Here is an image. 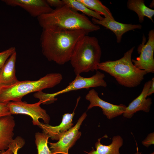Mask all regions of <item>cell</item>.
Wrapping results in <instances>:
<instances>
[{
    "label": "cell",
    "instance_id": "cell-1",
    "mask_svg": "<svg viewBox=\"0 0 154 154\" xmlns=\"http://www.w3.org/2000/svg\"><path fill=\"white\" fill-rule=\"evenodd\" d=\"M86 35L84 31L80 30H43L40 38L42 54L49 61L64 64L70 61L77 42Z\"/></svg>",
    "mask_w": 154,
    "mask_h": 154
},
{
    "label": "cell",
    "instance_id": "cell-2",
    "mask_svg": "<svg viewBox=\"0 0 154 154\" xmlns=\"http://www.w3.org/2000/svg\"><path fill=\"white\" fill-rule=\"evenodd\" d=\"M37 19L43 30L54 31L80 30L88 35L100 29L99 25L93 23L85 15L66 5Z\"/></svg>",
    "mask_w": 154,
    "mask_h": 154
},
{
    "label": "cell",
    "instance_id": "cell-3",
    "mask_svg": "<svg viewBox=\"0 0 154 154\" xmlns=\"http://www.w3.org/2000/svg\"><path fill=\"white\" fill-rule=\"evenodd\" d=\"M135 48L132 47L119 59L100 62L98 70L108 73L122 86L128 88L137 86L147 73L145 70L136 67L132 61L131 55Z\"/></svg>",
    "mask_w": 154,
    "mask_h": 154
},
{
    "label": "cell",
    "instance_id": "cell-4",
    "mask_svg": "<svg viewBox=\"0 0 154 154\" xmlns=\"http://www.w3.org/2000/svg\"><path fill=\"white\" fill-rule=\"evenodd\" d=\"M102 51L97 38L86 35L77 42L70 61L76 76L97 71Z\"/></svg>",
    "mask_w": 154,
    "mask_h": 154
},
{
    "label": "cell",
    "instance_id": "cell-5",
    "mask_svg": "<svg viewBox=\"0 0 154 154\" xmlns=\"http://www.w3.org/2000/svg\"><path fill=\"white\" fill-rule=\"evenodd\" d=\"M62 79L60 73H51L38 80L19 81L13 85L0 86V102L21 101L23 97L28 94L53 88Z\"/></svg>",
    "mask_w": 154,
    "mask_h": 154
},
{
    "label": "cell",
    "instance_id": "cell-6",
    "mask_svg": "<svg viewBox=\"0 0 154 154\" xmlns=\"http://www.w3.org/2000/svg\"><path fill=\"white\" fill-rule=\"evenodd\" d=\"M76 76L74 79L69 83V85L64 89L54 93H47L49 99L54 102L57 100L55 97L62 94L82 89L100 86L106 87L107 86V83L104 79L105 77L104 74L98 71L90 77H83L80 75Z\"/></svg>",
    "mask_w": 154,
    "mask_h": 154
},
{
    "label": "cell",
    "instance_id": "cell-7",
    "mask_svg": "<svg viewBox=\"0 0 154 154\" xmlns=\"http://www.w3.org/2000/svg\"><path fill=\"white\" fill-rule=\"evenodd\" d=\"M141 44L138 46L137 51L139 56L136 59H132L134 65L137 68L145 70L148 73L154 72V30H150L148 40L146 44L145 37L143 36Z\"/></svg>",
    "mask_w": 154,
    "mask_h": 154
},
{
    "label": "cell",
    "instance_id": "cell-8",
    "mask_svg": "<svg viewBox=\"0 0 154 154\" xmlns=\"http://www.w3.org/2000/svg\"><path fill=\"white\" fill-rule=\"evenodd\" d=\"M42 104L40 101L37 103L29 104L21 101H10L8 103V106L11 114H23L30 116L34 125H38L40 122L39 119L43 120L45 124L49 122L50 117L46 110L41 108Z\"/></svg>",
    "mask_w": 154,
    "mask_h": 154
},
{
    "label": "cell",
    "instance_id": "cell-9",
    "mask_svg": "<svg viewBox=\"0 0 154 154\" xmlns=\"http://www.w3.org/2000/svg\"><path fill=\"white\" fill-rule=\"evenodd\" d=\"M84 112L79 118L76 124L63 133L56 143H49L52 154H69L68 150L75 144L81 135L79 131L80 126L87 116Z\"/></svg>",
    "mask_w": 154,
    "mask_h": 154
},
{
    "label": "cell",
    "instance_id": "cell-10",
    "mask_svg": "<svg viewBox=\"0 0 154 154\" xmlns=\"http://www.w3.org/2000/svg\"><path fill=\"white\" fill-rule=\"evenodd\" d=\"M85 98L90 102L87 110L94 107H99L102 109L103 114L109 119L122 114L126 107L122 104L116 105L104 100L99 97L98 93L94 89L88 92Z\"/></svg>",
    "mask_w": 154,
    "mask_h": 154
},
{
    "label": "cell",
    "instance_id": "cell-11",
    "mask_svg": "<svg viewBox=\"0 0 154 154\" xmlns=\"http://www.w3.org/2000/svg\"><path fill=\"white\" fill-rule=\"evenodd\" d=\"M7 5L19 7L32 16L38 17L52 12L53 9L45 0H3Z\"/></svg>",
    "mask_w": 154,
    "mask_h": 154
},
{
    "label": "cell",
    "instance_id": "cell-12",
    "mask_svg": "<svg viewBox=\"0 0 154 154\" xmlns=\"http://www.w3.org/2000/svg\"><path fill=\"white\" fill-rule=\"evenodd\" d=\"M151 83V80L146 82L140 95L133 100L128 106H126L125 110L122 114L124 117L130 119L137 112L142 111L147 113L149 112L152 104V99L150 98H147Z\"/></svg>",
    "mask_w": 154,
    "mask_h": 154
},
{
    "label": "cell",
    "instance_id": "cell-13",
    "mask_svg": "<svg viewBox=\"0 0 154 154\" xmlns=\"http://www.w3.org/2000/svg\"><path fill=\"white\" fill-rule=\"evenodd\" d=\"M80 97H79L77 101L76 105L72 113L64 114L62 116V120L60 125L52 126L48 124L40 122L38 125L43 131V132L52 140H58L60 136L72 127L73 125L72 119L75 114L74 111L77 107Z\"/></svg>",
    "mask_w": 154,
    "mask_h": 154
},
{
    "label": "cell",
    "instance_id": "cell-14",
    "mask_svg": "<svg viewBox=\"0 0 154 154\" xmlns=\"http://www.w3.org/2000/svg\"><path fill=\"white\" fill-rule=\"evenodd\" d=\"M92 22L95 24L101 25L113 32L115 34L117 42H121L123 35L125 33L135 29H141L140 24H125L104 17L102 20L92 18Z\"/></svg>",
    "mask_w": 154,
    "mask_h": 154
},
{
    "label": "cell",
    "instance_id": "cell-15",
    "mask_svg": "<svg viewBox=\"0 0 154 154\" xmlns=\"http://www.w3.org/2000/svg\"><path fill=\"white\" fill-rule=\"evenodd\" d=\"M15 123L11 115L0 118V151L9 149L13 140V132Z\"/></svg>",
    "mask_w": 154,
    "mask_h": 154
},
{
    "label": "cell",
    "instance_id": "cell-16",
    "mask_svg": "<svg viewBox=\"0 0 154 154\" xmlns=\"http://www.w3.org/2000/svg\"><path fill=\"white\" fill-rule=\"evenodd\" d=\"M16 52L8 58L0 70V86L13 85L19 81L15 75Z\"/></svg>",
    "mask_w": 154,
    "mask_h": 154
},
{
    "label": "cell",
    "instance_id": "cell-17",
    "mask_svg": "<svg viewBox=\"0 0 154 154\" xmlns=\"http://www.w3.org/2000/svg\"><path fill=\"white\" fill-rule=\"evenodd\" d=\"M108 137V136L105 135L98 139L95 145L96 149L92 147V150L89 152L84 151L86 154H120L119 149L123 144V139L119 135L113 136L112 143L108 145L102 144L100 142L101 139Z\"/></svg>",
    "mask_w": 154,
    "mask_h": 154
},
{
    "label": "cell",
    "instance_id": "cell-18",
    "mask_svg": "<svg viewBox=\"0 0 154 154\" xmlns=\"http://www.w3.org/2000/svg\"><path fill=\"white\" fill-rule=\"evenodd\" d=\"M127 8L137 14L140 23L143 22L146 17L153 22V17L154 10L147 7L143 0H128L127 3Z\"/></svg>",
    "mask_w": 154,
    "mask_h": 154
},
{
    "label": "cell",
    "instance_id": "cell-19",
    "mask_svg": "<svg viewBox=\"0 0 154 154\" xmlns=\"http://www.w3.org/2000/svg\"><path fill=\"white\" fill-rule=\"evenodd\" d=\"M90 9L104 17L114 19L110 9L99 0H78Z\"/></svg>",
    "mask_w": 154,
    "mask_h": 154
},
{
    "label": "cell",
    "instance_id": "cell-20",
    "mask_svg": "<svg viewBox=\"0 0 154 154\" xmlns=\"http://www.w3.org/2000/svg\"><path fill=\"white\" fill-rule=\"evenodd\" d=\"M63 1L65 5L76 11H80L82 12L84 15H85L99 20H102L104 18L100 14L89 9L78 0Z\"/></svg>",
    "mask_w": 154,
    "mask_h": 154
},
{
    "label": "cell",
    "instance_id": "cell-21",
    "mask_svg": "<svg viewBox=\"0 0 154 154\" xmlns=\"http://www.w3.org/2000/svg\"><path fill=\"white\" fill-rule=\"evenodd\" d=\"M49 137L43 132L35 134V143L38 154H52L48 145Z\"/></svg>",
    "mask_w": 154,
    "mask_h": 154
},
{
    "label": "cell",
    "instance_id": "cell-22",
    "mask_svg": "<svg viewBox=\"0 0 154 154\" xmlns=\"http://www.w3.org/2000/svg\"><path fill=\"white\" fill-rule=\"evenodd\" d=\"M15 51V47H12L0 52V70L8 58Z\"/></svg>",
    "mask_w": 154,
    "mask_h": 154
},
{
    "label": "cell",
    "instance_id": "cell-23",
    "mask_svg": "<svg viewBox=\"0 0 154 154\" xmlns=\"http://www.w3.org/2000/svg\"><path fill=\"white\" fill-rule=\"evenodd\" d=\"M24 142L21 139H18L14 140L9 148L13 151V154H17L18 151L24 145Z\"/></svg>",
    "mask_w": 154,
    "mask_h": 154
},
{
    "label": "cell",
    "instance_id": "cell-24",
    "mask_svg": "<svg viewBox=\"0 0 154 154\" xmlns=\"http://www.w3.org/2000/svg\"><path fill=\"white\" fill-rule=\"evenodd\" d=\"M8 102H0V118L11 115L8 106Z\"/></svg>",
    "mask_w": 154,
    "mask_h": 154
},
{
    "label": "cell",
    "instance_id": "cell-25",
    "mask_svg": "<svg viewBox=\"0 0 154 154\" xmlns=\"http://www.w3.org/2000/svg\"><path fill=\"white\" fill-rule=\"evenodd\" d=\"M142 143L144 146L148 147L154 144V132L149 134L146 138L142 141Z\"/></svg>",
    "mask_w": 154,
    "mask_h": 154
},
{
    "label": "cell",
    "instance_id": "cell-26",
    "mask_svg": "<svg viewBox=\"0 0 154 154\" xmlns=\"http://www.w3.org/2000/svg\"><path fill=\"white\" fill-rule=\"evenodd\" d=\"M48 4L50 7H55L58 8L65 5L63 1L60 0H46Z\"/></svg>",
    "mask_w": 154,
    "mask_h": 154
},
{
    "label": "cell",
    "instance_id": "cell-27",
    "mask_svg": "<svg viewBox=\"0 0 154 154\" xmlns=\"http://www.w3.org/2000/svg\"><path fill=\"white\" fill-rule=\"evenodd\" d=\"M151 83L147 93V96L151 95L154 93V78H153L151 80Z\"/></svg>",
    "mask_w": 154,
    "mask_h": 154
},
{
    "label": "cell",
    "instance_id": "cell-28",
    "mask_svg": "<svg viewBox=\"0 0 154 154\" xmlns=\"http://www.w3.org/2000/svg\"><path fill=\"white\" fill-rule=\"evenodd\" d=\"M0 154H13V153L11 149L9 148L5 151H1Z\"/></svg>",
    "mask_w": 154,
    "mask_h": 154
},
{
    "label": "cell",
    "instance_id": "cell-29",
    "mask_svg": "<svg viewBox=\"0 0 154 154\" xmlns=\"http://www.w3.org/2000/svg\"><path fill=\"white\" fill-rule=\"evenodd\" d=\"M134 154H142V153L138 151V149L137 147V151Z\"/></svg>",
    "mask_w": 154,
    "mask_h": 154
},
{
    "label": "cell",
    "instance_id": "cell-30",
    "mask_svg": "<svg viewBox=\"0 0 154 154\" xmlns=\"http://www.w3.org/2000/svg\"><path fill=\"white\" fill-rule=\"evenodd\" d=\"M149 154H154V152L151 153H150Z\"/></svg>",
    "mask_w": 154,
    "mask_h": 154
},
{
    "label": "cell",
    "instance_id": "cell-31",
    "mask_svg": "<svg viewBox=\"0 0 154 154\" xmlns=\"http://www.w3.org/2000/svg\"></svg>",
    "mask_w": 154,
    "mask_h": 154
}]
</instances>
